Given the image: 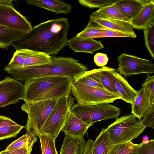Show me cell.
Returning <instances> with one entry per match:
<instances>
[{
	"instance_id": "6da1fadb",
	"label": "cell",
	"mask_w": 154,
	"mask_h": 154,
	"mask_svg": "<svg viewBox=\"0 0 154 154\" xmlns=\"http://www.w3.org/2000/svg\"><path fill=\"white\" fill-rule=\"evenodd\" d=\"M69 29L67 18L51 19L34 26L11 45L16 51L29 50L53 57L68 45Z\"/></svg>"
},
{
	"instance_id": "7a4b0ae2",
	"label": "cell",
	"mask_w": 154,
	"mask_h": 154,
	"mask_svg": "<svg viewBox=\"0 0 154 154\" xmlns=\"http://www.w3.org/2000/svg\"><path fill=\"white\" fill-rule=\"evenodd\" d=\"M87 66L71 57H51L48 64L38 66L5 68L15 79L25 83L33 79L50 76H63L75 80L87 71Z\"/></svg>"
},
{
	"instance_id": "3957f363",
	"label": "cell",
	"mask_w": 154,
	"mask_h": 154,
	"mask_svg": "<svg viewBox=\"0 0 154 154\" xmlns=\"http://www.w3.org/2000/svg\"><path fill=\"white\" fill-rule=\"evenodd\" d=\"M75 79L63 76H50L29 80L24 85L25 102L59 98L70 95Z\"/></svg>"
},
{
	"instance_id": "277c9868",
	"label": "cell",
	"mask_w": 154,
	"mask_h": 154,
	"mask_svg": "<svg viewBox=\"0 0 154 154\" xmlns=\"http://www.w3.org/2000/svg\"><path fill=\"white\" fill-rule=\"evenodd\" d=\"M146 128L132 114L117 118L106 129L112 144L116 145L137 138Z\"/></svg>"
},
{
	"instance_id": "5b68a950",
	"label": "cell",
	"mask_w": 154,
	"mask_h": 154,
	"mask_svg": "<svg viewBox=\"0 0 154 154\" xmlns=\"http://www.w3.org/2000/svg\"><path fill=\"white\" fill-rule=\"evenodd\" d=\"M74 103V99L70 94L59 98L38 131V136L47 134L55 140L61 131Z\"/></svg>"
},
{
	"instance_id": "8992f818",
	"label": "cell",
	"mask_w": 154,
	"mask_h": 154,
	"mask_svg": "<svg viewBox=\"0 0 154 154\" xmlns=\"http://www.w3.org/2000/svg\"><path fill=\"white\" fill-rule=\"evenodd\" d=\"M59 98L25 102L22 104L21 109L28 115L25 127L26 130L38 136V131L45 123Z\"/></svg>"
},
{
	"instance_id": "52a82bcc",
	"label": "cell",
	"mask_w": 154,
	"mask_h": 154,
	"mask_svg": "<svg viewBox=\"0 0 154 154\" xmlns=\"http://www.w3.org/2000/svg\"><path fill=\"white\" fill-rule=\"evenodd\" d=\"M70 112L77 117L89 125L97 122L118 118L120 109L109 103L85 105L76 103L72 106Z\"/></svg>"
},
{
	"instance_id": "ba28073f",
	"label": "cell",
	"mask_w": 154,
	"mask_h": 154,
	"mask_svg": "<svg viewBox=\"0 0 154 154\" xmlns=\"http://www.w3.org/2000/svg\"><path fill=\"white\" fill-rule=\"evenodd\" d=\"M71 92L77 103L82 105L112 103L121 99L119 96L104 89L88 86L75 80L71 84Z\"/></svg>"
},
{
	"instance_id": "9c48e42d",
	"label": "cell",
	"mask_w": 154,
	"mask_h": 154,
	"mask_svg": "<svg viewBox=\"0 0 154 154\" xmlns=\"http://www.w3.org/2000/svg\"><path fill=\"white\" fill-rule=\"evenodd\" d=\"M117 70L121 75L127 77L134 75L154 72V64L150 60L126 53H122L117 58Z\"/></svg>"
},
{
	"instance_id": "30bf717a",
	"label": "cell",
	"mask_w": 154,
	"mask_h": 154,
	"mask_svg": "<svg viewBox=\"0 0 154 154\" xmlns=\"http://www.w3.org/2000/svg\"><path fill=\"white\" fill-rule=\"evenodd\" d=\"M25 100L24 85L14 78L6 77L0 81V108Z\"/></svg>"
},
{
	"instance_id": "8fae6325",
	"label": "cell",
	"mask_w": 154,
	"mask_h": 154,
	"mask_svg": "<svg viewBox=\"0 0 154 154\" xmlns=\"http://www.w3.org/2000/svg\"><path fill=\"white\" fill-rule=\"evenodd\" d=\"M0 24L27 32L32 28L26 17L17 11L13 5H0Z\"/></svg>"
},
{
	"instance_id": "7c38bea8",
	"label": "cell",
	"mask_w": 154,
	"mask_h": 154,
	"mask_svg": "<svg viewBox=\"0 0 154 154\" xmlns=\"http://www.w3.org/2000/svg\"><path fill=\"white\" fill-rule=\"evenodd\" d=\"M90 19L109 30L128 35L133 38L137 37L130 23L109 18L96 11L91 15Z\"/></svg>"
},
{
	"instance_id": "4fadbf2b",
	"label": "cell",
	"mask_w": 154,
	"mask_h": 154,
	"mask_svg": "<svg viewBox=\"0 0 154 154\" xmlns=\"http://www.w3.org/2000/svg\"><path fill=\"white\" fill-rule=\"evenodd\" d=\"M131 104V113L139 120L153 104H152L149 94L143 85L141 88L137 91V94Z\"/></svg>"
},
{
	"instance_id": "5bb4252c",
	"label": "cell",
	"mask_w": 154,
	"mask_h": 154,
	"mask_svg": "<svg viewBox=\"0 0 154 154\" xmlns=\"http://www.w3.org/2000/svg\"><path fill=\"white\" fill-rule=\"evenodd\" d=\"M68 45L75 52L89 54H93L96 51L104 48L100 41L92 38H82L76 36L68 40Z\"/></svg>"
},
{
	"instance_id": "9a60e30c",
	"label": "cell",
	"mask_w": 154,
	"mask_h": 154,
	"mask_svg": "<svg viewBox=\"0 0 154 154\" xmlns=\"http://www.w3.org/2000/svg\"><path fill=\"white\" fill-rule=\"evenodd\" d=\"M92 125L84 122L70 112L61 131L64 132L65 136L83 137L88 129Z\"/></svg>"
},
{
	"instance_id": "2e32d148",
	"label": "cell",
	"mask_w": 154,
	"mask_h": 154,
	"mask_svg": "<svg viewBox=\"0 0 154 154\" xmlns=\"http://www.w3.org/2000/svg\"><path fill=\"white\" fill-rule=\"evenodd\" d=\"M29 5L42 8L58 14L67 15L72 9V5L59 0H26Z\"/></svg>"
},
{
	"instance_id": "e0dca14e",
	"label": "cell",
	"mask_w": 154,
	"mask_h": 154,
	"mask_svg": "<svg viewBox=\"0 0 154 154\" xmlns=\"http://www.w3.org/2000/svg\"><path fill=\"white\" fill-rule=\"evenodd\" d=\"M16 51L22 60L23 67L40 66L48 64L51 61V57L43 53L26 49Z\"/></svg>"
},
{
	"instance_id": "ac0fdd59",
	"label": "cell",
	"mask_w": 154,
	"mask_h": 154,
	"mask_svg": "<svg viewBox=\"0 0 154 154\" xmlns=\"http://www.w3.org/2000/svg\"><path fill=\"white\" fill-rule=\"evenodd\" d=\"M154 19V1L144 5L140 11L130 23L132 28L139 30L143 29Z\"/></svg>"
},
{
	"instance_id": "d6986e66",
	"label": "cell",
	"mask_w": 154,
	"mask_h": 154,
	"mask_svg": "<svg viewBox=\"0 0 154 154\" xmlns=\"http://www.w3.org/2000/svg\"><path fill=\"white\" fill-rule=\"evenodd\" d=\"M94 70L103 88L121 97L115 87V77L114 75L115 69L104 66L94 69Z\"/></svg>"
},
{
	"instance_id": "ffe728a7",
	"label": "cell",
	"mask_w": 154,
	"mask_h": 154,
	"mask_svg": "<svg viewBox=\"0 0 154 154\" xmlns=\"http://www.w3.org/2000/svg\"><path fill=\"white\" fill-rule=\"evenodd\" d=\"M114 75L116 89L121 99L131 104L137 94V91L134 89L126 80L119 73L115 71Z\"/></svg>"
},
{
	"instance_id": "44dd1931",
	"label": "cell",
	"mask_w": 154,
	"mask_h": 154,
	"mask_svg": "<svg viewBox=\"0 0 154 154\" xmlns=\"http://www.w3.org/2000/svg\"><path fill=\"white\" fill-rule=\"evenodd\" d=\"M85 143L83 137L65 135L60 154H83Z\"/></svg>"
},
{
	"instance_id": "7402d4cb",
	"label": "cell",
	"mask_w": 154,
	"mask_h": 154,
	"mask_svg": "<svg viewBox=\"0 0 154 154\" xmlns=\"http://www.w3.org/2000/svg\"><path fill=\"white\" fill-rule=\"evenodd\" d=\"M112 5L130 20L136 16L144 6L139 0H119Z\"/></svg>"
},
{
	"instance_id": "603a6c76",
	"label": "cell",
	"mask_w": 154,
	"mask_h": 154,
	"mask_svg": "<svg viewBox=\"0 0 154 154\" xmlns=\"http://www.w3.org/2000/svg\"><path fill=\"white\" fill-rule=\"evenodd\" d=\"M27 32L0 24V48L8 49L14 42Z\"/></svg>"
},
{
	"instance_id": "cb8c5ba5",
	"label": "cell",
	"mask_w": 154,
	"mask_h": 154,
	"mask_svg": "<svg viewBox=\"0 0 154 154\" xmlns=\"http://www.w3.org/2000/svg\"><path fill=\"white\" fill-rule=\"evenodd\" d=\"M113 145L106 129L103 128L94 142L93 154H107Z\"/></svg>"
},
{
	"instance_id": "d4e9b609",
	"label": "cell",
	"mask_w": 154,
	"mask_h": 154,
	"mask_svg": "<svg viewBox=\"0 0 154 154\" xmlns=\"http://www.w3.org/2000/svg\"><path fill=\"white\" fill-rule=\"evenodd\" d=\"M37 136L29 131L9 144L5 149L13 150L26 147L32 151L33 145L37 141Z\"/></svg>"
},
{
	"instance_id": "484cf974",
	"label": "cell",
	"mask_w": 154,
	"mask_h": 154,
	"mask_svg": "<svg viewBox=\"0 0 154 154\" xmlns=\"http://www.w3.org/2000/svg\"><path fill=\"white\" fill-rule=\"evenodd\" d=\"M109 30L89 19L86 27L76 36L84 38H97V36L103 31Z\"/></svg>"
},
{
	"instance_id": "4316f807",
	"label": "cell",
	"mask_w": 154,
	"mask_h": 154,
	"mask_svg": "<svg viewBox=\"0 0 154 154\" xmlns=\"http://www.w3.org/2000/svg\"><path fill=\"white\" fill-rule=\"evenodd\" d=\"M99 14L112 19L130 22L131 20L112 4L100 8L96 11Z\"/></svg>"
},
{
	"instance_id": "83f0119b",
	"label": "cell",
	"mask_w": 154,
	"mask_h": 154,
	"mask_svg": "<svg viewBox=\"0 0 154 154\" xmlns=\"http://www.w3.org/2000/svg\"><path fill=\"white\" fill-rule=\"evenodd\" d=\"M75 80L88 86L104 89L95 74L94 69L85 71Z\"/></svg>"
},
{
	"instance_id": "f1b7e54d",
	"label": "cell",
	"mask_w": 154,
	"mask_h": 154,
	"mask_svg": "<svg viewBox=\"0 0 154 154\" xmlns=\"http://www.w3.org/2000/svg\"><path fill=\"white\" fill-rule=\"evenodd\" d=\"M145 45L153 59L154 58V19L143 29Z\"/></svg>"
},
{
	"instance_id": "f546056e",
	"label": "cell",
	"mask_w": 154,
	"mask_h": 154,
	"mask_svg": "<svg viewBox=\"0 0 154 154\" xmlns=\"http://www.w3.org/2000/svg\"><path fill=\"white\" fill-rule=\"evenodd\" d=\"M137 146L131 141L114 145L107 154H135Z\"/></svg>"
},
{
	"instance_id": "4dcf8cb0",
	"label": "cell",
	"mask_w": 154,
	"mask_h": 154,
	"mask_svg": "<svg viewBox=\"0 0 154 154\" xmlns=\"http://www.w3.org/2000/svg\"><path fill=\"white\" fill-rule=\"evenodd\" d=\"M42 154H58L55 145V140L47 134H43L39 136Z\"/></svg>"
},
{
	"instance_id": "1f68e13d",
	"label": "cell",
	"mask_w": 154,
	"mask_h": 154,
	"mask_svg": "<svg viewBox=\"0 0 154 154\" xmlns=\"http://www.w3.org/2000/svg\"><path fill=\"white\" fill-rule=\"evenodd\" d=\"M25 127L17 124L8 125L0 128V140L15 137Z\"/></svg>"
},
{
	"instance_id": "d6a6232c",
	"label": "cell",
	"mask_w": 154,
	"mask_h": 154,
	"mask_svg": "<svg viewBox=\"0 0 154 154\" xmlns=\"http://www.w3.org/2000/svg\"><path fill=\"white\" fill-rule=\"evenodd\" d=\"M119 0H79V3L82 6L90 8H101L112 4Z\"/></svg>"
},
{
	"instance_id": "836d02e7",
	"label": "cell",
	"mask_w": 154,
	"mask_h": 154,
	"mask_svg": "<svg viewBox=\"0 0 154 154\" xmlns=\"http://www.w3.org/2000/svg\"><path fill=\"white\" fill-rule=\"evenodd\" d=\"M139 121L146 128L150 127L154 129V104Z\"/></svg>"
},
{
	"instance_id": "e575fe53",
	"label": "cell",
	"mask_w": 154,
	"mask_h": 154,
	"mask_svg": "<svg viewBox=\"0 0 154 154\" xmlns=\"http://www.w3.org/2000/svg\"><path fill=\"white\" fill-rule=\"evenodd\" d=\"M135 154H154V140L138 144Z\"/></svg>"
},
{
	"instance_id": "d590c367",
	"label": "cell",
	"mask_w": 154,
	"mask_h": 154,
	"mask_svg": "<svg viewBox=\"0 0 154 154\" xmlns=\"http://www.w3.org/2000/svg\"><path fill=\"white\" fill-rule=\"evenodd\" d=\"M143 85L149 94L152 104H154V76L147 75V78Z\"/></svg>"
},
{
	"instance_id": "8d00e7d4",
	"label": "cell",
	"mask_w": 154,
	"mask_h": 154,
	"mask_svg": "<svg viewBox=\"0 0 154 154\" xmlns=\"http://www.w3.org/2000/svg\"><path fill=\"white\" fill-rule=\"evenodd\" d=\"M131 37V36L128 35L124 33L118 32L110 30H105L100 34L97 38L103 37Z\"/></svg>"
},
{
	"instance_id": "74e56055",
	"label": "cell",
	"mask_w": 154,
	"mask_h": 154,
	"mask_svg": "<svg viewBox=\"0 0 154 154\" xmlns=\"http://www.w3.org/2000/svg\"><path fill=\"white\" fill-rule=\"evenodd\" d=\"M94 61L98 66L103 67L107 63L109 58L107 55L104 53L98 52L94 57Z\"/></svg>"
},
{
	"instance_id": "f35d334b",
	"label": "cell",
	"mask_w": 154,
	"mask_h": 154,
	"mask_svg": "<svg viewBox=\"0 0 154 154\" xmlns=\"http://www.w3.org/2000/svg\"><path fill=\"white\" fill-rule=\"evenodd\" d=\"M17 124L9 117L0 115V128L4 126L15 125Z\"/></svg>"
},
{
	"instance_id": "ab89813d",
	"label": "cell",
	"mask_w": 154,
	"mask_h": 154,
	"mask_svg": "<svg viewBox=\"0 0 154 154\" xmlns=\"http://www.w3.org/2000/svg\"><path fill=\"white\" fill-rule=\"evenodd\" d=\"M94 141L89 139L85 143L83 154H93Z\"/></svg>"
},
{
	"instance_id": "60d3db41",
	"label": "cell",
	"mask_w": 154,
	"mask_h": 154,
	"mask_svg": "<svg viewBox=\"0 0 154 154\" xmlns=\"http://www.w3.org/2000/svg\"><path fill=\"white\" fill-rule=\"evenodd\" d=\"M31 152L28 147H25L14 150L12 154H31Z\"/></svg>"
},
{
	"instance_id": "b9f144b4",
	"label": "cell",
	"mask_w": 154,
	"mask_h": 154,
	"mask_svg": "<svg viewBox=\"0 0 154 154\" xmlns=\"http://www.w3.org/2000/svg\"><path fill=\"white\" fill-rule=\"evenodd\" d=\"M13 0H0V5H13Z\"/></svg>"
},
{
	"instance_id": "7bdbcfd3",
	"label": "cell",
	"mask_w": 154,
	"mask_h": 154,
	"mask_svg": "<svg viewBox=\"0 0 154 154\" xmlns=\"http://www.w3.org/2000/svg\"><path fill=\"white\" fill-rule=\"evenodd\" d=\"M14 151L13 150H8L5 149L4 150L1 151L0 154H12Z\"/></svg>"
},
{
	"instance_id": "ee69618b",
	"label": "cell",
	"mask_w": 154,
	"mask_h": 154,
	"mask_svg": "<svg viewBox=\"0 0 154 154\" xmlns=\"http://www.w3.org/2000/svg\"><path fill=\"white\" fill-rule=\"evenodd\" d=\"M140 2L144 5L154 1V0H139Z\"/></svg>"
}]
</instances>
